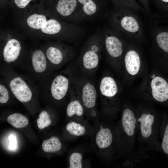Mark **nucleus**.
Here are the masks:
<instances>
[{
    "label": "nucleus",
    "mask_w": 168,
    "mask_h": 168,
    "mask_svg": "<svg viewBox=\"0 0 168 168\" xmlns=\"http://www.w3.org/2000/svg\"><path fill=\"white\" fill-rule=\"evenodd\" d=\"M25 23L27 27L34 31L58 40L71 43L79 41L86 31L83 26L65 22L53 13H29Z\"/></svg>",
    "instance_id": "nucleus-1"
},
{
    "label": "nucleus",
    "mask_w": 168,
    "mask_h": 168,
    "mask_svg": "<svg viewBox=\"0 0 168 168\" xmlns=\"http://www.w3.org/2000/svg\"><path fill=\"white\" fill-rule=\"evenodd\" d=\"M135 109L138 141L146 144L149 149L161 151L158 138L161 120L153 103L142 100Z\"/></svg>",
    "instance_id": "nucleus-2"
},
{
    "label": "nucleus",
    "mask_w": 168,
    "mask_h": 168,
    "mask_svg": "<svg viewBox=\"0 0 168 168\" xmlns=\"http://www.w3.org/2000/svg\"><path fill=\"white\" fill-rule=\"evenodd\" d=\"M135 11L126 8H117L107 13L109 26L123 35L127 39L141 44L146 40L141 22Z\"/></svg>",
    "instance_id": "nucleus-3"
},
{
    "label": "nucleus",
    "mask_w": 168,
    "mask_h": 168,
    "mask_svg": "<svg viewBox=\"0 0 168 168\" xmlns=\"http://www.w3.org/2000/svg\"><path fill=\"white\" fill-rule=\"evenodd\" d=\"M114 130L117 150L122 154H131L137 135L138 126L135 107L129 102L123 104L120 119Z\"/></svg>",
    "instance_id": "nucleus-4"
},
{
    "label": "nucleus",
    "mask_w": 168,
    "mask_h": 168,
    "mask_svg": "<svg viewBox=\"0 0 168 168\" xmlns=\"http://www.w3.org/2000/svg\"><path fill=\"white\" fill-rule=\"evenodd\" d=\"M141 44L127 39L121 63L123 85L131 87L134 82L148 73L147 67Z\"/></svg>",
    "instance_id": "nucleus-5"
},
{
    "label": "nucleus",
    "mask_w": 168,
    "mask_h": 168,
    "mask_svg": "<svg viewBox=\"0 0 168 168\" xmlns=\"http://www.w3.org/2000/svg\"><path fill=\"white\" fill-rule=\"evenodd\" d=\"M153 67L135 89V96L142 101L168 107V78Z\"/></svg>",
    "instance_id": "nucleus-6"
},
{
    "label": "nucleus",
    "mask_w": 168,
    "mask_h": 168,
    "mask_svg": "<svg viewBox=\"0 0 168 168\" xmlns=\"http://www.w3.org/2000/svg\"><path fill=\"white\" fill-rule=\"evenodd\" d=\"M127 39L109 26L102 30L103 56L118 79L122 81L121 63Z\"/></svg>",
    "instance_id": "nucleus-7"
},
{
    "label": "nucleus",
    "mask_w": 168,
    "mask_h": 168,
    "mask_svg": "<svg viewBox=\"0 0 168 168\" xmlns=\"http://www.w3.org/2000/svg\"><path fill=\"white\" fill-rule=\"evenodd\" d=\"M117 79L110 71L105 72L98 84L102 113L107 119L115 117L121 108L122 87Z\"/></svg>",
    "instance_id": "nucleus-8"
},
{
    "label": "nucleus",
    "mask_w": 168,
    "mask_h": 168,
    "mask_svg": "<svg viewBox=\"0 0 168 168\" xmlns=\"http://www.w3.org/2000/svg\"><path fill=\"white\" fill-rule=\"evenodd\" d=\"M102 30H97L83 44L76 63L80 72L90 77L98 69L103 56Z\"/></svg>",
    "instance_id": "nucleus-9"
},
{
    "label": "nucleus",
    "mask_w": 168,
    "mask_h": 168,
    "mask_svg": "<svg viewBox=\"0 0 168 168\" xmlns=\"http://www.w3.org/2000/svg\"><path fill=\"white\" fill-rule=\"evenodd\" d=\"M80 72L79 71L76 75L73 83L84 107L86 117L95 123L98 122L96 88L91 77Z\"/></svg>",
    "instance_id": "nucleus-10"
},
{
    "label": "nucleus",
    "mask_w": 168,
    "mask_h": 168,
    "mask_svg": "<svg viewBox=\"0 0 168 168\" xmlns=\"http://www.w3.org/2000/svg\"><path fill=\"white\" fill-rule=\"evenodd\" d=\"M150 49L153 67L168 74V32L150 28Z\"/></svg>",
    "instance_id": "nucleus-11"
},
{
    "label": "nucleus",
    "mask_w": 168,
    "mask_h": 168,
    "mask_svg": "<svg viewBox=\"0 0 168 168\" xmlns=\"http://www.w3.org/2000/svg\"><path fill=\"white\" fill-rule=\"evenodd\" d=\"M53 76L49 85V92L55 100L63 99L69 93L73 80L79 71L76 63Z\"/></svg>",
    "instance_id": "nucleus-12"
},
{
    "label": "nucleus",
    "mask_w": 168,
    "mask_h": 168,
    "mask_svg": "<svg viewBox=\"0 0 168 168\" xmlns=\"http://www.w3.org/2000/svg\"><path fill=\"white\" fill-rule=\"evenodd\" d=\"M95 124L96 128L93 142L95 149L105 157L111 158L115 148L117 150L114 128L99 121Z\"/></svg>",
    "instance_id": "nucleus-13"
},
{
    "label": "nucleus",
    "mask_w": 168,
    "mask_h": 168,
    "mask_svg": "<svg viewBox=\"0 0 168 168\" xmlns=\"http://www.w3.org/2000/svg\"><path fill=\"white\" fill-rule=\"evenodd\" d=\"M53 70L58 69L71 60L76 51L72 46L58 40L49 44L44 49Z\"/></svg>",
    "instance_id": "nucleus-14"
},
{
    "label": "nucleus",
    "mask_w": 168,
    "mask_h": 168,
    "mask_svg": "<svg viewBox=\"0 0 168 168\" xmlns=\"http://www.w3.org/2000/svg\"><path fill=\"white\" fill-rule=\"evenodd\" d=\"M77 2V0H58L55 10L53 13L65 22L79 25L85 20Z\"/></svg>",
    "instance_id": "nucleus-15"
},
{
    "label": "nucleus",
    "mask_w": 168,
    "mask_h": 168,
    "mask_svg": "<svg viewBox=\"0 0 168 168\" xmlns=\"http://www.w3.org/2000/svg\"><path fill=\"white\" fill-rule=\"evenodd\" d=\"M8 80L9 88L15 97L20 101L27 103L33 96L34 90L24 77L14 75Z\"/></svg>",
    "instance_id": "nucleus-16"
},
{
    "label": "nucleus",
    "mask_w": 168,
    "mask_h": 168,
    "mask_svg": "<svg viewBox=\"0 0 168 168\" xmlns=\"http://www.w3.org/2000/svg\"><path fill=\"white\" fill-rule=\"evenodd\" d=\"M23 46L21 41L16 37L10 36L5 39L2 48L4 61L8 64L16 62L21 56Z\"/></svg>",
    "instance_id": "nucleus-17"
},
{
    "label": "nucleus",
    "mask_w": 168,
    "mask_h": 168,
    "mask_svg": "<svg viewBox=\"0 0 168 168\" xmlns=\"http://www.w3.org/2000/svg\"><path fill=\"white\" fill-rule=\"evenodd\" d=\"M69 94L70 101L66 110L67 115L75 119V121L86 124L84 120L86 116L84 108L73 82Z\"/></svg>",
    "instance_id": "nucleus-18"
},
{
    "label": "nucleus",
    "mask_w": 168,
    "mask_h": 168,
    "mask_svg": "<svg viewBox=\"0 0 168 168\" xmlns=\"http://www.w3.org/2000/svg\"><path fill=\"white\" fill-rule=\"evenodd\" d=\"M30 68L34 73L37 75H45L49 66L51 68L44 49L40 48L34 49L30 54Z\"/></svg>",
    "instance_id": "nucleus-19"
},
{
    "label": "nucleus",
    "mask_w": 168,
    "mask_h": 168,
    "mask_svg": "<svg viewBox=\"0 0 168 168\" xmlns=\"http://www.w3.org/2000/svg\"><path fill=\"white\" fill-rule=\"evenodd\" d=\"M81 5L80 7L85 21L91 20L105 17V14L100 11L93 0H77Z\"/></svg>",
    "instance_id": "nucleus-20"
},
{
    "label": "nucleus",
    "mask_w": 168,
    "mask_h": 168,
    "mask_svg": "<svg viewBox=\"0 0 168 168\" xmlns=\"http://www.w3.org/2000/svg\"><path fill=\"white\" fill-rule=\"evenodd\" d=\"M86 124L76 121L69 122L66 125V129L71 136L79 137L84 135L88 132Z\"/></svg>",
    "instance_id": "nucleus-21"
},
{
    "label": "nucleus",
    "mask_w": 168,
    "mask_h": 168,
    "mask_svg": "<svg viewBox=\"0 0 168 168\" xmlns=\"http://www.w3.org/2000/svg\"><path fill=\"white\" fill-rule=\"evenodd\" d=\"M160 133L162 138L160 143L161 151L168 158V118L166 115L161 119Z\"/></svg>",
    "instance_id": "nucleus-22"
},
{
    "label": "nucleus",
    "mask_w": 168,
    "mask_h": 168,
    "mask_svg": "<svg viewBox=\"0 0 168 168\" xmlns=\"http://www.w3.org/2000/svg\"><path fill=\"white\" fill-rule=\"evenodd\" d=\"M42 147L45 152L54 153L61 149L62 144L58 138L53 136L43 141L42 144Z\"/></svg>",
    "instance_id": "nucleus-23"
},
{
    "label": "nucleus",
    "mask_w": 168,
    "mask_h": 168,
    "mask_svg": "<svg viewBox=\"0 0 168 168\" xmlns=\"http://www.w3.org/2000/svg\"><path fill=\"white\" fill-rule=\"evenodd\" d=\"M7 121L11 125L16 128L25 127L29 123L28 119L19 113H15L9 115L7 118Z\"/></svg>",
    "instance_id": "nucleus-24"
},
{
    "label": "nucleus",
    "mask_w": 168,
    "mask_h": 168,
    "mask_svg": "<svg viewBox=\"0 0 168 168\" xmlns=\"http://www.w3.org/2000/svg\"><path fill=\"white\" fill-rule=\"evenodd\" d=\"M83 156L78 152H74L70 155L69 168H82L83 167Z\"/></svg>",
    "instance_id": "nucleus-25"
},
{
    "label": "nucleus",
    "mask_w": 168,
    "mask_h": 168,
    "mask_svg": "<svg viewBox=\"0 0 168 168\" xmlns=\"http://www.w3.org/2000/svg\"><path fill=\"white\" fill-rule=\"evenodd\" d=\"M39 117L37 120V126L39 129H42L46 128L45 124L47 120L50 119V116L47 111L43 110L40 114Z\"/></svg>",
    "instance_id": "nucleus-26"
},
{
    "label": "nucleus",
    "mask_w": 168,
    "mask_h": 168,
    "mask_svg": "<svg viewBox=\"0 0 168 168\" xmlns=\"http://www.w3.org/2000/svg\"><path fill=\"white\" fill-rule=\"evenodd\" d=\"M9 91L7 88L2 83L0 84V103H7L9 99Z\"/></svg>",
    "instance_id": "nucleus-27"
},
{
    "label": "nucleus",
    "mask_w": 168,
    "mask_h": 168,
    "mask_svg": "<svg viewBox=\"0 0 168 168\" xmlns=\"http://www.w3.org/2000/svg\"><path fill=\"white\" fill-rule=\"evenodd\" d=\"M32 0H14V2L19 8L24 9L27 6Z\"/></svg>",
    "instance_id": "nucleus-28"
},
{
    "label": "nucleus",
    "mask_w": 168,
    "mask_h": 168,
    "mask_svg": "<svg viewBox=\"0 0 168 168\" xmlns=\"http://www.w3.org/2000/svg\"><path fill=\"white\" fill-rule=\"evenodd\" d=\"M9 139L10 141V148L12 150H15L16 147L17 140L16 137L13 135H10L9 137Z\"/></svg>",
    "instance_id": "nucleus-29"
},
{
    "label": "nucleus",
    "mask_w": 168,
    "mask_h": 168,
    "mask_svg": "<svg viewBox=\"0 0 168 168\" xmlns=\"http://www.w3.org/2000/svg\"><path fill=\"white\" fill-rule=\"evenodd\" d=\"M163 2H168V0H161Z\"/></svg>",
    "instance_id": "nucleus-30"
}]
</instances>
